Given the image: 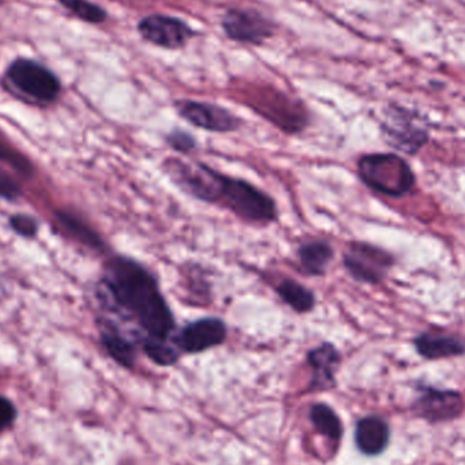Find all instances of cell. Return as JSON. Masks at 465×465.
<instances>
[{"label": "cell", "mask_w": 465, "mask_h": 465, "mask_svg": "<svg viewBox=\"0 0 465 465\" xmlns=\"http://www.w3.org/2000/svg\"><path fill=\"white\" fill-rule=\"evenodd\" d=\"M100 317L111 320L138 346L173 343L176 322L154 273L133 257L116 254L95 289Z\"/></svg>", "instance_id": "1"}, {"label": "cell", "mask_w": 465, "mask_h": 465, "mask_svg": "<svg viewBox=\"0 0 465 465\" xmlns=\"http://www.w3.org/2000/svg\"><path fill=\"white\" fill-rule=\"evenodd\" d=\"M0 86L16 100L38 108L51 106L63 92L62 81L54 70L38 60L24 56L8 63L0 78Z\"/></svg>", "instance_id": "2"}, {"label": "cell", "mask_w": 465, "mask_h": 465, "mask_svg": "<svg viewBox=\"0 0 465 465\" xmlns=\"http://www.w3.org/2000/svg\"><path fill=\"white\" fill-rule=\"evenodd\" d=\"M357 172L366 187L388 198H403L411 193L417 184L411 165L393 153L362 155L358 160Z\"/></svg>", "instance_id": "3"}, {"label": "cell", "mask_w": 465, "mask_h": 465, "mask_svg": "<svg viewBox=\"0 0 465 465\" xmlns=\"http://www.w3.org/2000/svg\"><path fill=\"white\" fill-rule=\"evenodd\" d=\"M218 206L229 210L243 223L268 226L278 218L275 202L264 191L246 180L226 174Z\"/></svg>", "instance_id": "4"}, {"label": "cell", "mask_w": 465, "mask_h": 465, "mask_svg": "<svg viewBox=\"0 0 465 465\" xmlns=\"http://www.w3.org/2000/svg\"><path fill=\"white\" fill-rule=\"evenodd\" d=\"M381 133L391 147L407 155L418 154L430 139L425 119L417 112L396 104L385 109Z\"/></svg>", "instance_id": "5"}, {"label": "cell", "mask_w": 465, "mask_h": 465, "mask_svg": "<svg viewBox=\"0 0 465 465\" xmlns=\"http://www.w3.org/2000/svg\"><path fill=\"white\" fill-rule=\"evenodd\" d=\"M343 265L354 281L380 284L395 265L392 253L363 241H352L343 253Z\"/></svg>", "instance_id": "6"}, {"label": "cell", "mask_w": 465, "mask_h": 465, "mask_svg": "<svg viewBox=\"0 0 465 465\" xmlns=\"http://www.w3.org/2000/svg\"><path fill=\"white\" fill-rule=\"evenodd\" d=\"M226 37L234 43L260 46L275 35V24L252 8H229L223 16Z\"/></svg>", "instance_id": "7"}, {"label": "cell", "mask_w": 465, "mask_h": 465, "mask_svg": "<svg viewBox=\"0 0 465 465\" xmlns=\"http://www.w3.org/2000/svg\"><path fill=\"white\" fill-rule=\"evenodd\" d=\"M138 33L152 45L171 51L184 48L198 35L184 19L163 14H152L142 18Z\"/></svg>", "instance_id": "8"}, {"label": "cell", "mask_w": 465, "mask_h": 465, "mask_svg": "<svg viewBox=\"0 0 465 465\" xmlns=\"http://www.w3.org/2000/svg\"><path fill=\"white\" fill-rule=\"evenodd\" d=\"M177 114L193 127L215 134H229L240 130L242 122L225 106L204 101L179 100L174 103Z\"/></svg>", "instance_id": "9"}, {"label": "cell", "mask_w": 465, "mask_h": 465, "mask_svg": "<svg viewBox=\"0 0 465 465\" xmlns=\"http://www.w3.org/2000/svg\"><path fill=\"white\" fill-rule=\"evenodd\" d=\"M228 325L220 317H202L174 332L173 344L179 352L199 354L225 343Z\"/></svg>", "instance_id": "10"}, {"label": "cell", "mask_w": 465, "mask_h": 465, "mask_svg": "<svg viewBox=\"0 0 465 465\" xmlns=\"http://www.w3.org/2000/svg\"><path fill=\"white\" fill-rule=\"evenodd\" d=\"M463 398L455 391L422 387L412 410L418 417L434 423L455 420L463 411Z\"/></svg>", "instance_id": "11"}, {"label": "cell", "mask_w": 465, "mask_h": 465, "mask_svg": "<svg viewBox=\"0 0 465 465\" xmlns=\"http://www.w3.org/2000/svg\"><path fill=\"white\" fill-rule=\"evenodd\" d=\"M415 350L420 357L429 361L445 360L465 354V341L444 330L423 331L414 339Z\"/></svg>", "instance_id": "12"}, {"label": "cell", "mask_w": 465, "mask_h": 465, "mask_svg": "<svg viewBox=\"0 0 465 465\" xmlns=\"http://www.w3.org/2000/svg\"><path fill=\"white\" fill-rule=\"evenodd\" d=\"M98 333L101 344L112 360L119 365L131 369L135 365L138 344L124 331L120 330L111 320L98 317Z\"/></svg>", "instance_id": "13"}, {"label": "cell", "mask_w": 465, "mask_h": 465, "mask_svg": "<svg viewBox=\"0 0 465 465\" xmlns=\"http://www.w3.org/2000/svg\"><path fill=\"white\" fill-rule=\"evenodd\" d=\"M308 363L313 371V382L316 388H330L335 385V374L341 362V355L332 343L320 344L308 352Z\"/></svg>", "instance_id": "14"}, {"label": "cell", "mask_w": 465, "mask_h": 465, "mask_svg": "<svg viewBox=\"0 0 465 465\" xmlns=\"http://www.w3.org/2000/svg\"><path fill=\"white\" fill-rule=\"evenodd\" d=\"M390 426L380 417H366L357 423L355 442L361 452L377 456L390 444Z\"/></svg>", "instance_id": "15"}, {"label": "cell", "mask_w": 465, "mask_h": 465, "mask_svg": "<svg viewBox=\"0 0 465 465\" xmlns=\"http://www.w3.org/2000/svg\"><path fill=\"white\" fill-rule=\"evenodd\" d=\"M335 256L332 245L327 241L313 240L298 246L297 257L301 272L309 276H322Z\"/></svg>", "instance_id": "16"}, {"label": "cell", "mask_w": 465, "mask_h": 465, "mask_svg": "<svg viewBox=\"0 0 465 465\" xmlns=\"http://www.w3.org/2000/svg\"><path fill=\"white\" fill-rule=\"evenodd\" d=\"M276 294L298 314L309 313L316 306V295L308 287L292 278H284L275 286Z\"/></svg>", "instance_id": "17"}, {"label": "cell", "mask_w": 465, "mask_h": 465, "mask_svg": "<svg viewBox=\"0 0 465 465\" xmlns=\"http://www.w3.org/2000/svg\"><path fill=\"white\" fill-rule=\"evenodd\" d=\"M60 5L79 21L101 25L108 19L105 8L92 0H57Z\"/></svg>", "instance_id": "18"}, {"label": "cell", "mask_w": 465, "mask_h": 465, "mask_svg": "<svg viewBox=\"0 0 465 465\" xmlns=\"http://www.w3.org/2000/svg\"><path fill=\"white\" fill-rule=\"evenodd\" d=\"M311 420L320 433L324 434L328 439L335 440V441L341 440L343 429H341L338 415L330 407L325 404H316L312 407Z\"/></svg>", "instance_id": "19"}, {"label": "cell", "mask_w": 465, "mask_h": 465, "mask_svg": "<svg viewBox=\"0 0 465 465\" xmlns=\"http://www.w3.org/2000/svg\"><path fill=\"white\" fill-rule=\"evenodd\" d=\"M60 225L65 229V232H68V234L73 235L75 240L81 241L89 248L98 252L104 251L105 248V243L101 240L100 235L73 215H60Z\"/></svg>", "instance_id": "20"}, {"label": "cell", "mask_w": 465, "mask_h": 465, "mask_svg": "<svg viewBox=\"0 0 465 465\" xmlns=\"http://www.w3.org/2000/svg\"><path fill=\"white\" fill-rule=\"evenodd\" d=\"M166 142H168L171 149L180 153V154H188L198 147L196 139L190 133L183 130H173L169 133L166 136Z\"/></svg>", "instance_id": "21"}, {"label": "cell", "mask_w": 465, "mask_h": 465, "mask_svg": "<svg viewBox=\"0 0 465 465\" xmlns=\"http://www.w3.org/2000/svg\"><path fill=\"white\" fill-rule=\"evenodd\" d=\"M10 226L16 234L22 237L32 238L37 234L38 223L35 218L30 215L18 214L11 217Z\"/></svg>", "instance_id": "22"}, {"label": "cell", "mask_w": 465, "mask_h": 465, "mask_svg": "<svg viewBox=\"0 0 465 465\" xmlns=\"http://www.w3.org/2000/svg\"><path fill=\"white\" fill-rule=\"evenodd\" d=\"M16 418H18V410L15 404L5 396L0 395V433L13 428Z\"/></svg>", "instance_id": "23"}, {"label": "cell", "mask_w": 465, "mask_h": 465, "mask_svg": "<svg viewBox=\"0 0 465 465\" xmlns=\"http://www.w3.org/2000/svg\"><path fill=\"white\" fill-rule=\"evenodd\" d=\"M19 193L21 191H19L18 184L5 172H0V198L14 201L18 198Z\"/></svg>", "instance_id": "24"}]
</instances>
